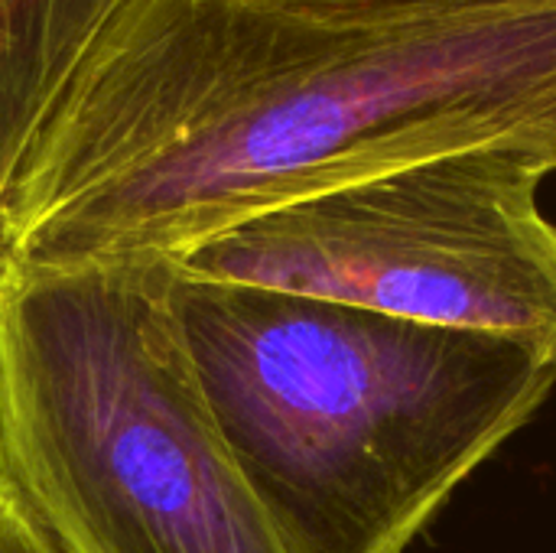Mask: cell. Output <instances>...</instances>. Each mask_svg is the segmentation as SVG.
<instances>
[{
    "label": "cell",
    "mask_w": 556,
    "mask_h": 553,
    "mask_svg": "<svg viewBox=\"0 0 556 553\" xmlns=\"http://www.w3.org/2000/svg\"><path fill=\"white\" fill-rule=\"evenodd\" d=\"M0 553H59L3 482H0Z\"/></svg>",
    "instance_id": "obj_7"
},
{
    "label": "cell",
    "mask_w": 556,
    "mask_h": 553,
    "mask_svg": "<svg viewBox=\"0 0 556 553\" xmlns=\"http://www.w3.org/2000/svg\"><path fill=\"white\" fill-rule=\"evenodd\" d=\"M257 3L316 23L375 26V23H420V20L515 13V10L554 7L556 0H257Z\"/></svg>",
    "instance_id": "obj_6"
},
{
    "label": "cell",
    "mask_w": 556,
    "mask_h": 553,
    "mask_svg": "<svg viewBox=\"0 0 556 553\" xmlns=\"http://www.w3.org/2000/svg\"><path fill=\"white\" fill-rule=\"evenodd\" d=\"M547 163L469 150L274 205L179 257L192 284L264 287L508 336L556 362Z\"/></svg>",
    "instance_id": "obj_4"
},
{
    "label": "cell",
    "mask_w": 556,
    "mask_h": 553,
    "mask_svg": "<svg viewBox=\"0 0 556 553\" xmlns=\"http://www.w3.org/2000/svg\"><path fill=\"white\" fill-rule=\"evenodd\" d=\"M492 147L556 173V3L336 26L257 0H143L91 85L98 183L39 231L68 264L182 257L300 196Z\"/></svg>",
    "instance_id": "obj_1"
},
{
    "label": "cell",
    "mask_w": 556,
    "mask_h": 553,
    "mask_svg": "<svg viewBox=\"0 0 556 553\" xmlns=\"http://www.w3.org/2000/svg\"><path fill=\"white\" fill-rule=\"evenodd\" d=\"M130 10H134V7H130Z\"/></svg>",
    "instance_id": "obj_8"
},
{
    "label": "cell",
    "mask_w": 556,
    "mask_h": 553,
    "mask_svg": "<svg viewBox=\"0 0 556 553\" xmlns=\"http://www.w3.org/2000/svg\"><path fill=\"white\" fill-rule=\"evenodd\" d=\"M189 349L283 553H404L556 385L528 342L192 284Z\"/></svg>",
    "instance_id": "obj_2"
},
{
    "label": "cell",
    "mask_w": 556,
    "mask_h": 553,
    "mask_svg": "<svg viewBox=\"0 0 556 553\" xmlns=\"http://www.w3.org/2000/svg\"><path fill=\"white\" fill-rule=\"evenodd\" d=\"M179 290V257L0 261V482L59 553H283Z\"/></svg>",
    "instance_id": "obj_3"
},
{
    "label": "cell",
    "mask_w": 556,
    "mask_h": 553,
    "mask_svg": "<svg viewBox=\"0 0 556 553\" xmlns=\"http://www.w3.org/2000/svg\"><path fill=\"white\" fill-rule=\"evenodd\" d=\"M137 0H0V209L108 33Z\"/></svg>",
    "instance_id": "obj_5"
}]
</instances>
